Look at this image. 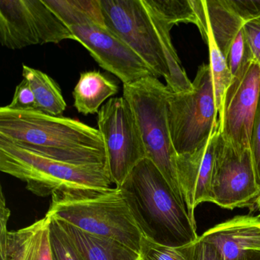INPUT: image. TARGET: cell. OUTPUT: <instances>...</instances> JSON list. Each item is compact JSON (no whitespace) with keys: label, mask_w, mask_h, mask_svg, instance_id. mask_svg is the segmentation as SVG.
<instances>
[{"label":"cell","mask_w":260,"mask_h":260,"mask_svg":"<svg viewBox=\"0 0 260 260\" xmlns=\"http://www.w3.org/2000/svg\"><path fill=\"white\" fill-rule=\"evenodd\" d=\"M0 170L40 197L87 194L113 188L107 164H79L48 157L0 138Z\"/></svg>","instance_id":"3957f363"},{"label":"cell","mask_w":260,"mask_h":260,"mask_svg":"<svg viewBox=\"0 0 260 260\" xmlns=\"http://www.w3.org/2000/svg\"><path fill=\"white\" fill-rule=\"evenodd\" d=\"M218 132L208 144L194 153L177 155L178 180L188 215L196 221L194 210L203 202H211V182Z\"/></svg>","instance_id":"7c38bea8"},{"label":"cell","mask_w":260,"mask_h":260,"mask_svg":"<svg viewBox=\"0 0 260 260\" xmlns=\"http://www.w3.org/2000/svg\"><path fill=\"white\" fill-rule=\"evenodd\" d=\"M168 123L178 156L202 148L217 132L218 113L209 64L199 67L191 90L170 92Z\"/></svg>","instance_id":"52a82bcc"},{"label":"cell","mask_w":260,"mask_h":260,"mask_svg":"<svg viewBox=\"0 0 260 260\" xmlns=\"http://www.w3.org/2000/svg\"><path fill=\"white\" fill-rule=\"evenodd\" d=\"M47 215L91 235L110 239L139 255L147 237L138 210L125 188L87 194H56Z\"/></svg>","instance_id":"7a4b0ae2"},{"label":"cell","mask_w":260,"mask_h":260,"mask_svg":"<svg viewBox=\"0 0 260 260\" xmlns=\"http://www.w3.org/2000/svg\"><path fill=\"white\" fill-rule=\"evenodd\" d=\"M0 138L64 162L107 164L99 129L74 118L4 106L0 109Z\"/></svg>","instance_id":"6da1fadb"},{"label":"cell","mask_w":260,"mask_h":260,"mask_svg":"<svg viewBox=\"0 0 260 260\" xmlns=\"http://www.w3.org/2000/svg\"><path fill=\"white\" fill-rule=\"evenodd\" d=\"M199 239L214 244L223 260H235L243 251H260V217L236 216L210 228Z\"/></svg>","instance_id":"5bb4252c"},{"label":"cell","mask_w":260,"mask_h":260,"mask_svg":"<svg viewBox=\"0 0 260 260\" xmlns=\"http://www.w3.org/2000/svg\"><path fill=\"white\" fill-rule=\"evenodd\" d=\"M54 219L69 237L82 260H138L139 257L138 253L115 240L91 235Z\"/></svg>","instance_id":"9a60e30c"},{"label":"cell","mask_w":260,"mask_h":260,"mask_svg":"<svg viewBox=\"0 0 260 260\" xmlns=\"http://www.w3.org/2000/svg\"><path fill=\"white\" fill-rule=\"evenodd\" d=\"M259 93L260 65L251 60L233 77L218 117L217 132L237 150L250 149Z\"/></svg>","instance_id":"8fae6325"},{"label":"cell","mask_w":260,"mask_h":260,"mask_svg":"<svg viewBox=\"0 0 260 260\" xmlns=\"http://www.w3.org/2000/svg\"><path fill=\"white\" fill-rule=\"evenodd\" d=\"M243 29L252 58L260 65V18L245 22Z\"/></svg>","instance_id":"4316f807"},{"label":"cell","mask_w":260,"mask_h":260,"mask_svg":"<svg viewBox=\"0 0 260 260\" xmlns=\"http://www.w3.org/2000/svg\"><path fill=\"white\" fill-rule=\"evenodd\" d=\"M260 186L250 149L238 150L218 133L212 182L211 203L224 209L253 205Z\"/></svg>","instance_id":"30bf717a"},{"label":"cell","mask_w":260,"mask_h":260,"mask_svg":"<svg viewBox=\"0 0 260 260\" xmlns=\"http://www.w3.org/2000/svg\"><path fill=\"white\" fill-rule=\"evenodd\" d=\"M118 92L116 83L100 71L81 73L73 92L74 107L83 115L99 113L104 102Z\"/></svg>","instance_id":"2e32d148"},{"label":"cell","mask_w":260,"mask_h":260,"mask_svg":"<svg viewBox=\"0 0 260 260\" xmlns=\"http://www.w3.org/2000/svg\"><path fill=\"white\" fill-rule=\"evenodd\" d=\"M7 106L9 109L15 111H38L34 92L29 83L25 79L16 86L13 100Z\"/></svg>","instance_id":"484cf974"},{"label":"cell","mask_w":260,"mask_h":260,"mask_svg":"<svg viewBox=\"0 0 260 260\" xmlns=\"http://www.w3.org/2000/svg\"><path fill=\"white\" fill-rule=\"evenodd\" d=\"M149 4L169 23H192L199 27L194 0H147Z\"/></svg>","instance_id":"44dd1931"},{"label":"cell","mask_w":260,"mask_h":260,"mask_svg":"<svg viewBox=\"0 0 260 260\" xmlns=\"http://www.w3.org/2000/svg\"><path fill=\"white\" fill-rule=\"evenodd\" d=\"M98 127L106 147L111 179L115 187L121 188L134 169L147 158L139 126L124 97L110 99L102 106Z\"/></svg>","instance_id":"9c48e42d"},{"label":"cell","mask_w":260,"mask_h":260,"mask_svg":"<svg viewBox=\"0 0 260 260\" xmlns=\"http://www.w3.org/2000/svg\"><path fill=\"white\" fill-rule=\"evenodd\" d=\"M205 42L208 44L209 51V66L212 75L216 106L219 117L221 113L225 95L232 80V76L226 59L217 47L210 26Z\"/></svg>","instance_id":"d6986e66"},{"label":"cell","mask_w":260,"mask_h":260,"mask_svg":"<svg viewBox=\"0 0 260 260\" xmlns=\"http://www.w3.org/2000/svg\"><path fill=\"white\" fill-rule=\"evenodd\" d=\"M22 77L32 89L37 110L54 116H62L67 104L58 84L48 74L24 63Z\"/></svg>","instance_id":"ac0fdd59"},{"label":"cell","mask_w":260,"mask_h":260,"mask_svg":"<svg viewBox=\"0 0 260 260\" xmlns=\"http://www.w3.org/2000/svg\"><path fill=\"white\" fill-rule=\"evenodd\" d=\"M192 260H223V258L214 244L198 239L193 244Z\"/></svg>","instance_id":"f1b7e54d"},{"label":"cell","mask_w":260,"mask_h":260,"mask_svg":"<svg viewBox=\"0 0 260 260\" xmlns=\"http://www.w3.org/2000/svg\"><path fill=\"white\" fill-rule=\"evenodd\" d=\"M250 150L256 173L257 180L260 186V93L251 132Z\"/></svg>","instance_id":"83f0119b"},{"label":"cell","mask_w":260,"mask_h":260,"mask_svg":"<svg viewBox=\"0 0 260 260\" xmlns=\"http://www.w3.org/2000/svg\"><path fill=\"white\" fill-rule=\"evenodd\" d=\"M133 199L147 237L172 246L199 239L196 221L150 159H143L123 185Z\"/></svg>","instance_id":"5b68a950"},{"label":"cell","mask_w":260,"mask_h":260,"mask_svg":"<svg viewBox=\"0 0 260 260\" xmlns=\"http://www.w3.org/2000/svg\"><path fill=\"white\" fill-rule=\"evenodd\" d=\"M208 24L213 37L225 58L245 22L231 7L228 0H205Z\"/></svg>","instance_id":"e0dca14e"},{"label":"cell","mask_w":260,"mask_h":260,"mask_svg":"<svg viewBox=\"0 0 260 260\" xmlns=\"http://www.w3.org/2000/svg\"><path fill=\"white\" fill-rule=\"evenodd\" d=\"M170 92L167 85L153 76L123 84V97L135 114L147 159L157 167L178 200L185 206L178 180L177 154L169 128L168 97Z\"/></svg>","instance_id":"8992f818"},{"label":"cell","mask_w":260,"mask_h":260,"mask_svg":"<svg viewBox=\"0 0 260 260\" xmlns=\"http://www.w3.org/2000/svg\"><path fill=\"white\" fill-rule=\"evenodd\" d=\"M0 43L12 50L45 44L32 0H0Z\"/></svg>","instance_id":"4fadbf2b"},{"label":"cell","mask_w":260,"mask_h":260,"mask_svg":"<svg viewBox=\"0 0 260 260\" xmlns=\"http://www.w3.org/2000/svg\"><path fill=\"white\" fill-rule=\"evenodd\" d=\"M235 260H260V251H243Z\"/></svg>","instance_id":"f546056e"},{"label":"cell","mask_w":260,"mask_h":260,"mask_svg":"<svg viewBox=\"0 0 260 260\" xmlns=\"http://www.w3.org/2000/svg\"><path fill=\"white\" fill-rule=\"evenodd\" d=\"M44 3L98 64L123 84L155 77L145 62L105 25L100 0H44Z\"/></svg>","instance_id":"277c9868"},{"label":"cell","mask_w":260,"mask_h":260,"mask_svg":"<svg viewBox=\"0 0 260 260\" xmlns=\"http://www.w3.org/2000/svg\"><path fill=\"white\" fill-rule=\"evenodd\" d=\"M51 241L54 260H82L69 237L54 218H51Z\"/></svg>","instance_id":"603a6c76"},{"label":"cell","mask_w":260,"mask_h":260,"mask_svg":"<svg viewBox=\"0 0 260 260\" xmlns=\"http://www.w3.org/2000/svg\"><path fill=\"white\" fill-rule=\"evenodd\" d=\"M251 60H253V58L242 28L233 42L226 57L232 78Z\"/></svg>","instance_id":"d4e9b609"},{"label":"cell","mask_w":260,"mask_h":260,"mask_svg":"<svg viewBox=\"0 0 260 260\" xmlns=\"http://www.w3.org/2000/svg\"><path fill=\"white\" fill-rule=\"evenodd\" d=\"M255 206V208L258 210V212H259V217H260V193L258 194V197L255 199V202H254V205Z\"/></svg>","instance_id":"4dcf8cb0"},{"label":"cell","mask_w":260,"mask_h":260,"mask_svg":"<svg viewBox=\"0 0 260 260\" xmlns=\"http://www.w3.org/2000/svg\"><path fill=\"white\" fill-rule=\"evenodd\" d=\"M42 220L16 231H9L0 240L1 260H28Z\"/></svg>","instance_id":"ffe728a7"},{"label":"cell","mask_w":260,"mask_h":260,"mask_svg":"<svg viewBox=\"0 0 260 260\" xmlns=\"http://www.w3.org/2000/svg\"><path fill=\"white\" fill-rule=\"evenodd\" d=\"M41 220L40 228L28 260H54L51 241V218L45 214Z\"/></svg>","instance_id":"cb8c5ba5"},{"label":"cell","mask_w":260,"mask_h":260,"mask_svg":"<svg viewBox=\"0 0 260 260\" xmlns=\"http://www.w3.org/2000/svg\"><path fill=\"white\" fill-rule=\"evenodd\" d=\"M193 244L168 246L144 237L141 240L139 257L141 260H192Z\"/></svg>","instance_id":"7402d4cb"},{"label":"cell","mask_w":260,"mask_h":260,"mask_svg":"<svg viewBox=\"0 0 260 260\" xmlns=\"http://www.w3.org/2000/svg\"><path fill=\"white\" fill-rule=\"evenodd\" d=\"M138 260H141V258H140V257H138Z\"/></svg>","instance_id":"1f68e13d"},{"label":"cell","mask_w":260,"mask_h":260,"mask_svg":"<svg viewBox=\"0 0 260 260\" xmlns=\"http://www.w3.org/2000/svg\"><path fill=\"white\" fill-rule=\"evenodd\" d=\"M100 6L105 25L168 85V57L143 0H100Z\"/></svg>","instance_id":"ba28073f"}]
</instances>
